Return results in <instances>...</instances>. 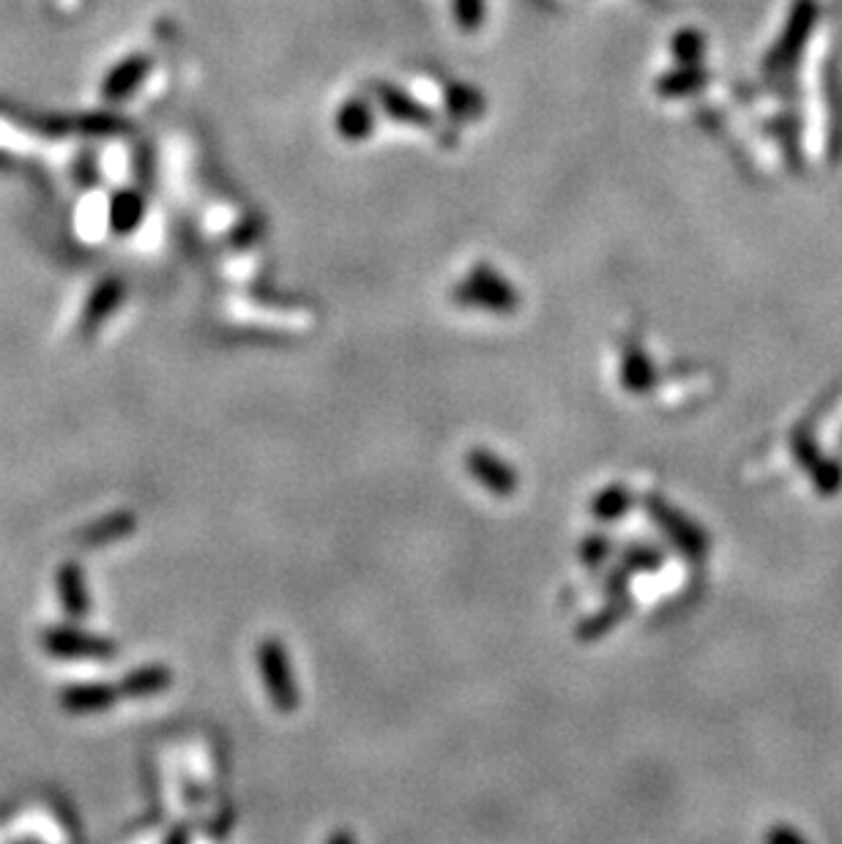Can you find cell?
<instances>
[{"mask_svg":"<svg viewBox=\"0 0 842 844\" xmlns=\"http://www.w3.org/2000/svg\"><path fill=\"white\" fill-rule=\"evenodd\" d=\"M632 509V492L623 484H610L591 500V515L599 522H616Z\"/></svg>","mask_w":842,"mask_h":844,"instance_id":"e0dca14e","label":"cell"},{"mask_svg":"<svg viewBox=\"0 0 842 844\" xmlns=\"http://www.w3.org/2000/svg\"><path fill=\"white\" fill-rule=\"evenodd\" d=\"M159 72V55L151 47H132L123 50L121 55H113L91 82L88 91V110L113 112V115H126L132 104L140 102L145 88Z\"/></svg>","mask_w":842,"mask_h":844,"instance_id":"7a4b0ae2","label":"cell"},{"mask_svg":"<svg viewBox=\"0 0 842 844\" xmlns=\"http://www.w3.org/2000/svg\"><path fill=\"white\" fill-rule=\"evenodd\" d=\"M449 108L457 115H470V112H479V96H474L470 88H452L449 91Z\"/></svg>","mask_w":842,"mask_h":844,"instance_id":"d4e9b609","label":"cell"},{"mask_svg":"<svg viewBox=\"0 0 842 844\" xmlns=\"http://www.w3.org/2000/svg\"><path fill=\"white\" fill-rule=\"evenodd\" d=\"M257 670H261V681L266 687L271 702L280 708L282 713L296 711L302 694H298L296 675H293L291 659H287L285 648L274 637H266L257 645Z\"/></svg>","mask_w":842,"mask_h":844,"instance_id":"277c9868","label":"cell"},{"mask_svg":"<svg viewBox=\"0 0 842 844\" xmlns=\"http://www.w3.org/2000/svg\"><path fill=\"white\" fill-rule=\"evenodd\" d=\"M0 162L33 167L74 194L126 179L140 164L132 121L113 112L37 115L0 108Z\"/></svg>","mask_w":842,"mask_h":844,"instance_id":"6da1fadb","label":"cell"},{"mask_svg":"<svg viewBox=\"0 0 842 844\" xmlns=\"http://www.w3.org/2000/svg\"><path fill=\"white\" fill-rule=\"evenodd\" d=\"M170 683H173V672L164 664H151L129 672L118 692L126 698H153V694H162Z\"/></svg>","mask_w":842,"mask_h":844,"instance_id":"4fadbf2b","label":"cell"},{"mask_svg":"<svg viewBox=\"0 0 842 844\" xmlns=\"http://www.w3.org/2000/svg\"><path fill=\"white\" fill-rule=\"evenodd\" d=\"M58 590H61L63 607H67L69 616L80 618L88 612V590L85 580H82V571L77 566H63L61 577H58Z\"/></svg>","mask_w":842,"mask_h":844,"instance_id":"ac0fdd59","label":"cell"},{"mask_svg":"<svg viewBox=\"0 0 842 844\" xmlns=\"http://www.w3.org/2000/svg\"><path fill=\"white\" fill-rule=\"evenodd\" d=\"M623 618V601L612 599L605 610L594 612L591 618H586V621L580 623V629H577V637L586 642L591 640H599V637H605L608 631L612 629V626H618V621Z\"/></svg>","mask_w":842,"mask_h":844,"instance_id":"d6986e66","label":"cell"},{"mask_svg":"<svg viewBox=\"0 0 842 844\" xmlns=\"http://www.w3.org/2000/svg\"><path fill=\"white\" fill-rule=\"evenodd\" d=\"M765 840L769 842H802V836H799L797 831H791V828H777V831H771Z\"/></svg>","mask_w":842,"mask_h":844,"instance_id":"484cf974","label":"cell"},{"mask_svg":"<svg viewBox=\"0 0 842 844\" xmlns=\"http://www.w3.org/2000/svg\"><path fill=\"white\" fill-rule=\"evenodd\" d=\"M621 380L623 388L632 394H649L657 383V375H653L651 358L646 356L640 347H627L623 350V362H621Z\"/></svg>","mask_w":842,"mask_h":844,"instance_id":"9a60e30c","label":"cell"},{"mask_svg":"<svg viewBox=\"0 0 842 844\" xmlns=\"http://www.w3.org/2000/svg\"><path fill=\"white\" fill-rule=\"evenodd\" d=\"M41 645L47 653L61 659H110L115 645L102 637L85 634L77 629H52L41 637Z\"/></svg>","mask_w":842,"mask_h":844,"instance_id":"ba28073f","label":"cell"},{"mask_svg":"<svg viewBox=\"0 0 842 844\" xmlns=\"http://www.w3.org/2000/svg\"><path fill=\"white\" fill-rule=\"evenodd\" d=\"M337 132L339 138L358 143V140H367L375 132V112L367 102L362 99H351L343 104L337 112Z\"/></svg>","mask_w":842,"mask_h":844,"instance_id":"5bb4252c","label":"cell"},{"mask_svg":"<svg viewBox=\"0 0 842 844\" xmlns=\"http://www.w3.org/2000/svg\"><path fill=\"white\" fill-rule=\"evenodd\" d=\"M126 298V287L118 276H110V279H102L97 287H93L91 295L85 301V309H82V321H85V328H97L108 321L110 315L123 304Z\"/></svg>","mask_w":842,"mask_h":844,"instance_id":"30bf717a","label":"cell"},{"mask_svg":"<svg viewBox=\"0 0 842 844\" xmlns=\"http://www.w3.org/2000/svg\"><path fill=\"white\" fill-rule=\"evenodd\" d=\"M646 509H649V515L653 522H657V528L668 536L670 545H673L681 555H687V558L694 560V563L709 555V539H706L703 530H700L692 519H687L681 511H676L673 506L665 504L662 498H649L646 500Z\"/></svg>","mask_w":842,"mask_h":844,"instance_id":"8992f818","label":"cell"},{"mask_svg":"<svg viewBox=\"0 0 842 844\" xmlns=\"http://www.w3.org/2000/svg\"><path fill=\"white\" fill-rule=\"evenodd\" d=\"M134 528V519L126 517V515H118V517H110L108 522L97 525V528L88 530V541H110L113 536H121V533H129V530Z\"/></svg>","mask_w":842,"mask_h":844,"instance_id":"cb8c5ba5","label":"cell"},{"mask_svg":"<svg viewBox=\"0 0 842 844\" xmlns=\"http://www.w3.org/2000/svg\"><path fill=\"white\" fill-rule=\"evenodd\" d=\"M706 82H709V72L700 69L698 63H679V69L659 77L657 93L665 99L692 96V93H698L700 88H706Z\"/></svg>","mask_w":842,"mask_h":844,"instance_id":"7c38bea8","label":"cell"},{"mask_svg":"<svg viewBox=\"0 0 842 844\" xmlns=\"http://www.w3.org/2000/svg\"><path fill=\"white\" fill-rule=\"evenodd\" d=\"M457 304L476 306V309L498 312V315H509L520 306V293L515 291L511 282H506L490 265H476L455 291Z\"/></svg>","mask_w":842,"mask_h":844,"instance_id":"3957f363","label":"cell"},{"mask_svg":"<svg viewBox=\"0 0 842 844\" xmlns=\"http://www.w3.org/2000/svg\"><path fill=\"white\" fill-rule=\"evenodd\" d=\"M580 555H582V560H586V566H591V569L602 566L605 558L610 555L608 536H602V533L586 536V541L580 545Z\"/></svg>","mask_w":842,"mask_h":844,"instance_id":"603a6c76","label":"cell"},{"mask_svg":"<svg viewBox=\"0 0 842 844\" xmlns=\"http://www.w3.org/2000/svg\"><path fill=\"white\" fill-rule=\"evenodd\" d=\"M799 446V459L807 465V470H810L812 481L818 484V489L826 495L838 492V489L842 487V468L838 462H823V459H818L815 448L807 443V438H799L797 440Z\"/></svg>","mask_w":842,"mask_h":844,"instance_id":"2e32d148","label":"cell"},{"mask_svg":"<svg viewBox=\"0 0 842 844\" xmlns=\"http://www.w3.org/2000/svg\"><path fill=\"white\" fill-rule=\"evenodd\" d=\"M818 22V0H793L791 14H788L785 28H782L780 39L765 55V72L780 74L791 69L804 52L807 41H810L812 28Z\"/></svg>","mask_w":842,"mask_h":844,"instance_id":"5b68a950","label":"cell"},{"mask_svg":"<svg viewBox=\"0 0 842 844\" xmlns=\"http://www.w3.org/2000/svg\"><path fill=\"white\" fill-rule=\"evenodd\" d=\"M623 566L629 571H653L662 566V555L649 545H635L623 552Z\"/></svg>","mask_w":842,"mask_h":844,"instance_id":"7402d4cb","label":"cell"},{"mask_svg":"<svg viewBox=\"0 0 842 844\" xmlns=\"http://www.w3.org/2000/svg\"><path fill=\"white\" fill-rule=\"evenodd\" d=\"M378 99L383 110L394 118V121L405 123V126H433V112L416 102L410 93L399 91L394 85H378Z\"/></svg>","mask_w":842,"mask_h":844,"instance_id":"8fae6325","label":"cell"},{"mask_svg":"<svg viewBox=\"0 0 842 844\" xmlns=\"http://www.w3.org/2000/svg\"><path fill=\"white\" fill-rule=\"evenodd\" d=\"M452 9L463 31H476L485 20V0H452Z\"/></svg>","mask_w":842,"mask_h":844,"instance_id":"44dd1931","label":"cell"},{"mask_svg":"<svg viewBox=\"0 0 842 844\" xmlns=\"http://www.w3.org/2000/svg\"><path fill=\"white\" fill-rule=\"evenodd\" d=\"M673 55L679 63H700L706 52V39L703 33L694 31V28H684L673 37Z\"/></svg>","mask_w":842,"mask_h":844,"instance_id":"ffe728a7","label":"cell"},{"mask_svg":"<svg viewBox=\"0 0 842 844\" xmlns=\"http://www.w3.org/2000/svg\"><path fill=\"white\" fill-rule=\"evenodd\" d=\"M465 465H468L470 478L479 481L485 489H490L493 495H498V498H511L520 487L517 470L506 459H500L498 454H493L490 448H470Z\"/></svg>","mask_w":842,"mask_h":844,"instance_id":"52a82bcc","label":"cell"},{"mask_svg":"<svg viewBox=\"0 0 842 844\" xmlns=\"http://www.w3.org/2000/svg\"><path fill=\"white\" fill-rule=\"evenodd\" d=\"M118 698H121V692L110 683H77V687L63 689L61 705L74 713H99L115 705Z\"/></svg>","mask_w":842,"mask_h":844,"instance_id":"9c48e42d","label":"cell"}]
</instances>
